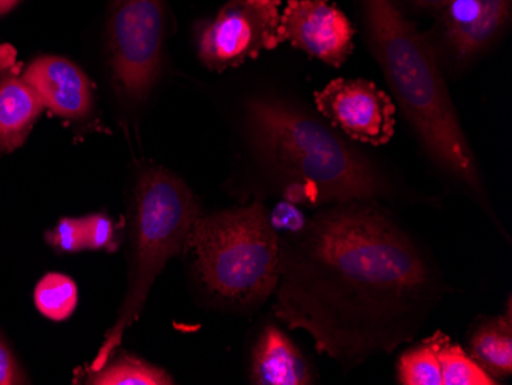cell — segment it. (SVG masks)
Wrapping results in <instances>:
<instances>
[{
  "label": "cell",
  "mask_w": 512,
  "mask_h": 385,
  "mask_svg": "<svg viewBox=\"0 0 512 385\" xmlns=\"http://www.w3.org/2000/svg\"><path fill=\"white\" fill-rule=\"evenodd\" d=\"M20 4V0H0V16L10 13L13 8Z\"/></svg>",
  "instance_id": "24"
},
{
  "label": "cell",
  "mask_w": 512,
  "mask_h": 385,
  "mask_svg": "<svg viewBox=\"0 0 512 385\" xmlns=\"http://www.w3.org/2000/svg\"><path fill=\"white\" fill-rule=\"evenodd\" d=\"M43 109L17 60L16 48L0 43V152L16 151L27 142Z\"/></svg>",
  "instance_id": "11"
},
{
  "label": "cell",
  "mask_w": 512,
  "mask_h": 385,
  "mask_svg": "<svg viewBox=\"0 0 512 385\" xmlns=\"http://www.w3.org/2000/svg\"><path fill=\"white\" fill-rule=\"evenodd\" d=\"M362 7L371 51L425 151L442 171L482 191L476 160L430 40L393 0H362Z\"/></svg>",
  "instance_id": "3"
},
{
  "label": "cell",
  "mask_w": 512,
  "mask_h": 385,
  "mask_svg": "<svg viewBox=\"0 0 512 385\" xmlns=\"http://www.w3.org/2000/svg\"><path fill=\"white\" fill-rule=\"evenodd\" d=\"M279 0H229L197 28L201 62L215 71L256 59L284 42Z\"/></svg>",
  "instance_id": "7"
},
{
  "label": "cell",
  "mask_w": 512,
  "mask_h": 385,
  "mask_svg": "<svg viewBox=\"0 0 512 385\" xmlns=\"http://www.w3.org/2000/svg\"><path fill=\"white\" fill-rule=\"evenodd\" d=\"M189 247L201 280L224 300L258 303L278 286L281 240L261 201L198 218Z\"/></svg>",
  "instance_id": "5"
},
{
  "label": "cell",
  "mask_w": 512,
  "mask_h": 385,
  "mask_svg": "<svg viewBox=\"0 0 512 385\" xmlns=\"http://www.w3.org/2000/svg\"><path fill=\"white\" fill-rule=\"evenodd\" d=\"M269 217L270 226L273 231L279 235L283 234L284 237H290V235L299 234L304 231L307 223H309V217L298 208V205L292 203V201L284 200L273 208V211L267 212Z\"/></svg>",
  "instance_id": "21"
},
{
  "label": "cell",
  "mask_w": 512,
  "mask_h": 385,
  "mask_svg": "<svg viewBox=\"0 0 512 385\" xmlns=\"http://www.w3.org/2000/svg\"><path fill=\"white\" fill-rule=\"evenodd\" d=\"M79 300L76 283L62 274H48L34 290V303L46 318L65 321L73 315Z\"/></svg>",
  "instance_id": "18"
},
{
  "label": "cell",
  "mask_w": 512,
  "mask_h": 385,
  "mask_svg": "<svg viewBox=\"0 0 512 385\" xmlns=\"http://www.w3.org/2000/svg\"><path fill=\"white\" fill-rule=\"evenodd\" d=\"M198 218L194 194L177 175L163 168H149L140 175L135 189L134 258L128 292L119 318L89 369H102L114 355L126 330L142 315L152 284L166 263L189 247Z\"/></svg>",
  "instance_id": "4"
},
{
  "label": "cell",
  "mask_w": 512,
  "mask_h": 385,
  "mask_svg": "<svg viewBox=\"0 0 512 385\" xmlns=\"http://www.w3.org/2000/svg\"><path fill=\"white\" fill-rule=\"evenodd\" d=\"M86 249L92 251H115L117 234L114 221L105 214H94L82 218Z\"/></svg>",
  "instance_id": "19"
},
{
  "label": "cell",
  "mask_w": 512,
  "mask_h": 385,
  "mask_svg": "<svg viewBox=\"0 0 512 385\" xmlns=\"http://www.w3.org/2000/svg\"><path fill=\"white\" fill-rule=\"evenodd\" d=\"M416 10L427 11V13L437 14L444 10L451 0H408Z\"/></svg>",
  "instance_id": "23"
},
{
  "label": "cell",
  "mask_w": 512,
  "mask_h": 385,
  "mask_svg": "<svg viewBox=\"0 0 512 385\" xmlns=\"http://www.w3.org/2000/svg\"><path fill=\"white\" fill-rule=\"evenodd\" d=\"M46 241L66 254L83 251L86 243L82 218H62L56 228L46 234Z\"/></svg>",
  "instance_id": "20"
},
{
  "label": "cell",
  "mask_w": 512,
  "mask_h": 385,
  "mask_svg": "<svg viewBox=\"0 0 512 385\" xmlns=\"http://www.w3.org/2000/svg\"><path fill=\"white\" fill-rule=\"evenodd\" d=\"M163 20V0H112L108 20L109 62L122 102H143L157 83Z\"/></svg>",
  "instance_id": "6"
},
{
  "label": "cell",
  "mask_w": 512,
  "mask_h": 385,
  "mask_svg": "<svg viewBox=\"0 0 512 385\" xmlns=\"http://www.w3.org/2000/svg\"><path fill=\"white\" fill-rule=\"evenodd\" d=\"M284 42L339 68L353 51L355 28L330 0H289L281 13Z\"/></svg>",
  "instance_id": "9"
},
{
  "label": "cell",
  "mask_w": 512,
  "mask_h": 385,
  "mask_svg": "<svg viewBox=\"0 0 512 385\" xmlns=\"http://www.w3.org/2000/svg\"><path fill=\"white\" fill-rule=\"evenodd\" d=\"M76 384L91 385H171L174 378L160 367L134 356L109 358L99 370H77Z\"/></svg>",
  "instance_id": "15"
},
{
  "label": "cell",
  "mask_w": 512,
  "mask_h": 385,
  "mask_svg": "<svg viewBox=\"0 0 512 385\" xmlns=\"http://www.w3.org/2000/svg\"><path fill=\"white\" fill-rule=\"evenodd\" d=\"M253 145L275 172L284 200L321 208L375 201L390 192L384 175L332 126L307 112L275 102L247 106Z\"/></svg>",
  "instance_id": "2"
},
{
  "label": "cell",
  "mask_w": 512,
  "mask_h": 385,
  "mask_svg": "<svg viewBox=\"0 0 512 385\" xmlns=\"http://www.w3.org/2000/svg\"><path fill=\"white\" fill-rule=\"evenodd\" d=\"M440 373L442 385H496L482 367L471 358L467 350L453 343L450 336L444 335L439 346Z\"/></svg>",
  "instance_id": "17"
},
{
  "label": "cell",
  "mask_w": 512,
  "mask_h": 385,
  "mask_svg": "<svg viewBox=\"0 0 512 385\" xmlns=\"http://www.w3.org/2000/svg\"><path fill=\"white\" fill-rule=\"evenodd\" d=\"M470 356L496 381L512 375L511 306L505 316L477 324L470 336Z\"/></svg>",
  "instance_id": "14"
},
{
  "label": "cell",
  "mask_w": 512,
  "mask_h": 385,
  "mask_svg": "<svg viewBox=\"0 0 512 385\" xmlns=\"http://www.w3.org/2000/svg\"><path fill=\"white\" fill-rule=\"evenodd\" d=\"M28 384L19 361L5 339L0 335V385Z\"/></svg>",
  "instance_id": "22"
},
{
  "label": "cell",
  "mask_w": 512,
  "mask_h": 385,
  "mask_svg": "<svg viewBox=\"0 0 512 385\" xmlns=\"http://www.w3.org/2000/svg\"><path fill=\"white\" fill-rule=\"evenodd\" d=\"M43 106L66 120H83L92 112V86L76 63L63 57L43 56L25 70Z\"/></svg>",
  "instance_id": "12"
},
{
  "label": "cell",
  "mask_w": 512,
  "mask_h": 385,
  "mask_svg": "<svg viewBox=\"0 0 512 385\" xmlns=\"http://www.w3.org/2000/svg\"><path fill=\"white\" fill-rule=\"evenodd\" d=\"M250 379L260 385H307L313 384L315 375L292 339L269 326L253 347Z\"/></svg>",
  "instance_id": "13"
},
{
  "label": "cell",
  "mask_w": 512,
  "mask_h": 385,
  "mask_svg": "<svg viewBox=\"0 0 512 385\" xmlns=\"http://www.w3.org/2000/svg\"><path fill=\"white\" fill-rule=\"evenodd\" d=\"M279 240L276 316L345 370L411 343L442 300L439 272L373 201L322 209Z\"/></svg>",
  "instance_id": "1"
},
{
  "label": "cell",
  "mask_w": 512,
  "mask_h": 385,
  "mask_svg": "<svg viewBox=\"0 0 512 385\" xmlns=\"http://www.w3.org/2000/svg\"><path fill=\"white\" fill-rule=\"evenodd\" d=\"M319 114L356 142L382 146L393 139L396 105L385 91L364 79H336L315 93Z\"/></svg>",
  "instance_id": "8"
},
{
  "label": "cell",
  "mask_w": 512,
  "mask_h": 385,
  "mask_svg": "<svg viewBox=\"0 0 512 385\" xmlns=\"http://www.w3.org/2000/svg\"><path fill=\"white\" fill-rule=\"evenodd\" d=\"M511 11L512 0H451L436 14L437 47L456 62H468L502 34Z\"/></svg>",
  "instance_id": "10"
},
{
  "label": "cell",
  "mask_w": 512,
  "mask_h": 385,
  "mask_svg": "<svg viewBox=\"0 0 512 385\" xmlns=\"http://www.w3.org/2000/svg\"><path fill=\"white\" fill-rule=\"evenodd\" d=\"M445 333L436 332L402 353L398 381L404 385H442L439 346Z\"/></svg>",
  "instance_id": "16"
}]
</instances>
